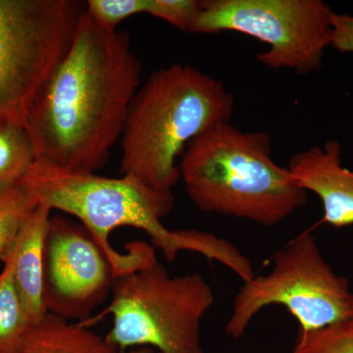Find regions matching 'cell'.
Instances as JSON below:
<instances>
[{
	"label": "cell",
	"mask_w": 353,
	"mask_h": 353,
	"mask_svg": "<svg viewBox=\"0 0 353 353\" xmlns=\"http://www.w3.org/2000/svg\"><path fill=\"white\" fill-rule=\"evenodd\" d=\"M141 75L127 32L104 29L83 11L26 123L37 159L66 170L102 168L122 136Z\"/></svg>",
	"instance_id": "6da1fadb"
},
{
	"label": "cell",
	"mask_w": 353,
	"mask_h": 353,
	"mask_svg": "<svg viewBox=\"0 0 353 353\" xmlns=\"http://www.w3.org/2000/svg\"><path fill=\"white\" fill-rule=\"evenodd\" d=\"M18 185L37 204L80 221L108 257L116 279L157 263V250L169 262L180 252H196L225 265L243 282L254 277L250 260L229 241L208 232L165 226L162 220L173 209V192H157L131 176L66 170L39 159Z\"/></svg>",
	"instance_id": "7a4b0ae2"
},
{
	"label": "cell",
	"mask_w": 353,
	"mask_h": 353,
	"mask_svg": "<svg viewBox=\"0 0 353 353\" xmlns=\"http://www.w3.org/2000/svg\"><path fill=\"white\" fill-rule=\"evenodd\" d=\"M234 110V95L196 67L172 64L153 72L128 112L120 173L157 192H173L185 148L210 128L230 122Z\"/></svg>",
	"instance_id": "3957f363"
},
{
	"label": "cell",
	"mask_w": 353,
	"mask_h": 353,
	"mask_svg": "<svg viewBox=\"0 0 353 353\" xmlns=\"http://www.w3.org/2000/svg\"><path fill=\"white\" fill-rule=\"evenodd\" d=\"M179 167L188 196L204 213L271 227L307 204L308 192L272 158L265 131L221 123L190 141Z\"/></svg>",
	"instance_id": "277c9868"
},
{
	"label": "cell",
	"mask_w": 353,
	"mask_h": 353,
	"mask_svg": "<svg viewBox=\"0 0 353 353\" xmlns=\"http://www.w3.org/2000/svg\"><path fill=\"white\" fill-rule=\"evenodd\" d=\"M111 294L103 315L112 316V328L105 338L119 352L203 353L201 324L215 296L201 274L171 277L158 261L116 279Z\"/></svg>",
	"instance_id": "5b68a950"
},
{
	"label": "cell",
	"mask_w": 353,
	"mask_h": 353,
	"mask_svg": "<svg viewBox=\"0 0 353 353\" xmlns=\"http://www.w3.org/2000/svg\"><path fill=\"white\" fill-rule=\"evenodd\" d=\"M85 7L76 0H0V125L26 127Z\"/></svg>",
	"instance_id": "8992f818"
},
{
	"label": "cell",
	"mask_w": 353,
	"mask_h": 353,
	"mask_svg": "<svg viewBox=\"0 0 353 353\" xmlns=\"http://www.w3.org/2000/svg\"><path fill=\"white\" fill-rule=\"evenodd\" d=\"M283 305L299 324V333L353 317V292L347 278L334 273L313 234L297 236L274 257L265 276L243 282L234 296L228 336L240 339L262 309Z\"/></svg>",
	"instance_id": "52a82bcc"
},
{
	"label": "cell",
	"mask_w": 353,
	"mask_h": 353,
	"mask_svg": "<svg viewBox=\"0 0 353 353\" xmlns=\"http://www.w3.org/2000/svg\"><path fill=\"white\" fill-rule=\"evenodd\" d=\"M334 13L323 0H203L190 32L252 37L269 46L256 55L267 68L309 75L331 46Z\"/></svg>",
	"instance_id": "ba28073f"
},
{
	"label": "cell",
	"mask_w": 353,
	"mask_h": 353,
	"mask_svg": "<svg viewBox=\"0 0 353 353\" xmlns=\"http://www.w3.org/2000/svg\"><path fill=\"white\" fill-rule=\"evenodd\" d=\"M112 266L87 230L51 217L44 245L43 297L48 312L85 323L112 292Z\"/></svg>",
	"instance_id": "9c48e42d"
},
{
	"label": "cell",
	"mask_w": 353,
	"mask_h": 353,
	"mask_svg": "<svg viewBox=\"0 0 353 353\" xmlns=\"http://www.w3.org/2000/svg\"><path fill=\"white\" fill-rule=\"evenodd\" d=\"M341 153L340 141L330 139L296 153L288 166L301 188L319 197L322 223L336 229L353 225V168L343 166Z\"/></svg>",
	"instance_id": "30bf717a"
},
{
	"label": "cell",
	"mask_w": 353,
	"mask_h": 353,
	"mask_svg": "<svg viewBox=\"0 0 353 353\" xmlns=\"http://www.w3.org/2000/svg\"><path fill=\"white\" fill-rule=\"evenodd\" d=\"M51 212L38 204L1 256L12 262L14 283L32 324L48 313L43 297L44 245Z\"/></svg>",
	"instance_id": "8fae6325"
},
{
	"label": "cell",
	"mask_w": 353,
	"mask_h": 353,
	"mask_svg": "<svg viewBox=\"0 0 353 353\" xmlns=\"http://www.w3.org/2000/svg\"><path fill=\"white\" fill-rule=\"evenodd\" d=\"M15 353H120L82 322L48 312L30 325Z\"/></svg>",
	"instance_id": "7c38bea8"
},
{
	"label": "cell",
	"mask_w": 353,
	"mask_h": 353,
	"mask_svg": "<svg viewBox=\"0 0 353 353\" xmlns=\"http://www.w3.org/2000/svg\"><path fill=\"white\" fill-rule=\"evenodd\" d=\"M36 160L34 143L25 126L0 125V199L18 185Z\"/></svg>",
	"instance_id": "4fadbf2b"
},
{
	"label": "cell",
	"mask_w": 353,
	"mask_h": 353,
	"mask_svg": "<svg viewBox=\"0 0 353 353\" xmlns=\"http://www.w3.org/2000/svg\"><path fill=\"white\" fill-rule=\"evenodd\" d=\"M0 259V353H15L32 323L14 283L12 262L6 256Z\"/></svg>",
	"instance_id": "5bb4252c"
},
{
	"label": "cell",
	"mask_w": 353,
	"mask_h": 353,
	"mask_svg": "<svg viewBox=\"0 0 353 353\" xmlns=\"http://www.w3.org/2000/svg\"><path fill=\"white\" fill-rule=\"evenodd\" d=\"M292 353H353V317L299 333Z\"/></svg>",
	"instance_id": "9a60e30c"
},
{
	"label": "cell",
	"mask_w": 353,
	"mask_h": 353,
	"mask_svg": "<svg viewBox=\"0 0 353 353\" xmlns=\"http://www.w3.org/2000/svg\"><path fill=\"white\" fill-rule=\"evenodd\" d=\"M37 205L36 201L18 185L0 199V259Z\"/></svg>",
	"instance_id": "2e32d148"
},
{
	"label": "cell",
	"mask_w": 353,
	"mask_h": 353,
	"mask_svg": "<svg viewBox=\"0 0 353 353\" xmlns=\"http://www.w3.org/2000/svg\"><path fill=\"white\" fill-rule=\"evenodd\" d=\"M150 0H88L85 11L97 25L117 31V27L128 18L148 14Z\"/></svg>",
	"instance_id": "e0dca14e"
},
{
	"label": "cell",
	"mask_w": 353,
	"mask_h": 353,
	"mask_svg": "<svg viewBox=\"0 0 353 353\" xmlns=\"http://www.w3.org/2000/svg\"><path fill=\"white\" fill-rule=\"evenodd\" d=\"M202 6L203 0H150L148 14L190 32Z\"/></svg>",
	"instance_id": "ac0fdd59"
},
{
	"label": "cell",
	"mask_w": 353,
	"mask_h": 353,
	"mask_svg": "<svg viewBox=\"0 0 353 353\" xmlns=\"http://www.w3.org/2000/svg\"><path fill=\"white\" fill-rule=\"evenodd\" d=\"M332 48L340 52L353 53V16L334 12L332 18Z\"/></svg>",
	"instance_id": "d6986e66"
},
{
	"label": "cell",
	"mask_w": 353,
	"mask_h": 353,
	"mask_svg": "<svg viewBox=\"0 0 353 353\" xmlns=\"http://www.w3.org/2000/svg\"><path fill=\"white\" fill-rule=\"evenodd\" d=\"M126 353H159L152 347H136L127 350Z\"/></svg>",
	"instance_id": "ffe728a7"
}]
</instances>
